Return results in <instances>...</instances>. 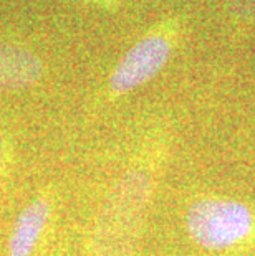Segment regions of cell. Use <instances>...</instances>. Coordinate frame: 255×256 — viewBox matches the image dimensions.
<instances>
[{
	"label": "cell",
	"instance_id": "277c9868",
	"mask_svg": "<svg viewBox=\"0 0 255 256\" xmlns=\"http://www.w3.org/2000/svg\"><path fill=\"white\" fill-rule=\"evenodd\" d=\"M55 210V192L42 190L15 218L7 240V256H34L50 225Z\"/></svg>",
	"mask_w": 255,
	"mask_h": 256
},
{
	"label": "cell",
	"instance_id": "6da1fadb",
	"mask_svg": "<svg viewBox=\"0 0 255 256\" xmlns=\"http://www.w3.org/2000/svg\"><path fill=\"white\" fill-rule=\"evenodd\" d=\"M164 138L144 140L108 190L90 233V256H136L156 185L166 164Z\"/></svg>",
	"mask_w": 255,
	"mask_h": 256
},
{
	"label": "cell",
	"instance_id": "8992f818",
	"mask_svg": "<svg viewBox=\"0 0 255 256\" xmlns=\"http://www.w3.org/2000/svg\"><path fill=\"white\" fill-rule=\"evenodd\" d=\"M12 162H14L12 146H10L7 136L4 134V130L0 129V188L4 187L5 180H7Z\"/></svg>",
	"mask_w": 255,
	"mask_h": 256
},
{
	"label": "cell",
	"instance_id": "7a4b0ae2",
	"mask_svg": "<svg viewBox=\"0 0 255 256\" xmlns=\"http://www.w3.org/2000/svg\"><path fill=\"white\" fill-rule=\"evenodd\" d=\"M191 242L204 252L225 256L255 254V208L243 200L202 195L184 214Z\"/></svg>",
	"mask_w": 255,
	"mask_h": 256
},
{
	"label": "cell",
	"instance_id": "3957f363",
	"mask_svg": "<svg viewBox=\"0 0 255 256\" xmlns=\"http://www.w3.org/2000/svg\"><path fill=\"white\" fill-rule=\"evenodd\" d=\"M172 52V40L166 34H153L139 40L124 55L108 81L113 96H123L148 83L161 72Z\"/></svg>",
	"mask_w": 255,
	"mask_h": 256
},
{
	"label": "cell",
	"instance_id": "52a82bcc",
	"mask_svg": "<svg viewBox=\"0 0 255 256\" xmlns=\"http://www.w3.org/2000/svg\"><path fill=\"white\" fill-rule=\"evenodd\" d=\"M227 7L232 17L242 22H250L255 18V0H227Z\"/></svg>",
	"mask_w": 255,
	"mask_h": 256
},
{
	"label": "cell",
	"instance_id": "5b68a950",
	"mask_svg": "<svg viewBox=\"0 0 255 256\" xmlns=\"http://www.w3.org/2000/svg\"><path fill=\"white\" fill-rule=\"evenodd\" d=\"M42 62L20 46L0 43V90L15 91L29 88L40 80Z\"/></svg>",
	"mask_w": 255,
	"mask_h": 256
}]
</instances>
